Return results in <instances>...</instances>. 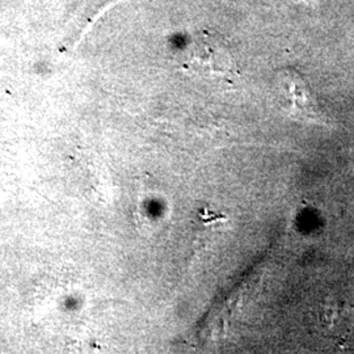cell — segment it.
I'll list each match as a JSON object with an SVG mask.
<instances>
[{
  "instance_id": "6da1fadb",
  "label": "cell",
  "mask_w": 354,
  "mask_h": 354,
  "mask_svg": "<svg viewBox=\"0 0 354 354\" xmlns=\"http://www.w3.org/2000/svg\"><path fill=\"white\" fill-rule=\"evenodd\" d=\"M184 66L203 77H225L235 74V64L226 42L219 35L203 30L190 38Z\"/></svg>"
},
{
  "instance_id": "7a4b0ae2",
  "label": "cell",
  "mask_w": 354,
  "mask_h": 354,
  "mask_svg": "<svg viewBox=\"0 0 354 354\" xmlns=\"http://www.w3.org/2000/svg\"><path fill=\"white\" fill-rule=\"evenodd\" d=\"M282 84L288 91L290 109L295 115L311 117L317 115V105L310 93V89L297 71H285L282 75Z\"/></svg>"
},
{
  "instance_id": "3957f363",
  "label": "cell",
  "mask_w": 354,
  "mask_h": 354,
  "mask_svg": "<svg viewBox=\"0 0 354 354\" xmlns=\"http://www.w3.org/2000/svg\"><path fill=\"white\" fill-rule=\"evenodd\" d=\"M294 1L299 3V4H304V6H307V7H311V8H317V7H319L322 0H294Z\"/></svg>"
}]
</instances>
